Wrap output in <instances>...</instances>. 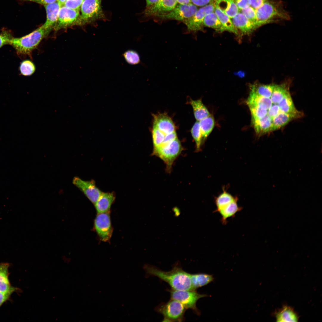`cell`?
Returning a JSON list of instances; mask_svg holds the SVG:
<instances>
[{
    "mask_svg": "<svg viewBox=\"0 0 322 322\" xmlns=\"http://www.w3.org/2000/svg\"><path fill=\"white\" fill-rule=\"evenodd\" d=\"M143 268L148 275L158 277L167 282L172 289L194 290L190 273L184 271L179 265H175L169 271H163L155 266L149 264H145Z\"/></svg>",
    "mask_w": 322,
    "mask_h": 322,
    "instance_id": "6da1fadb",
    "label": "cell"
},
{
    "mask_svg": "<svg viewBox=\"0 0 322 322\" xmlns=\"http://www.w3.org/2000/svg\"><path fill=\"white\" fill-rule=\"evenodd\" d=\"M50 31L42 25L25 36L19 38H13L9 44L12 45L19 54L28 55L38 47Z\"/></svg>",
    "mask_w": 322,
    "mask_h": 322,
    "instance_id": "7a4b0ae2",
    "label": "cell"
},
{
    "mask_svg": "<svg viewBox=\"0 0 322 322\" xmlns=\"http://www.w3.org/2000/svg\"><path fill=\"white\" fill-rule=\"evenodd\" d=\"M255 10L256 29L276 19H286L289 17L276 2L271 0H268Z\"/></svg>",
    "mask_w": 322,
    "mask_h": 322,
    "instance_id": "3957f363",
    "label": "cell"
},
{
    "mask_svg": "<svg viewBox=\"0 0 322 322\" xmlns=\"http://www.w3.org/2000/svg\"><path fill=\"white\" fill-rule=\"evenodd\" d=\"M102 0H84L80 7V25L105 20L106 16L102 9Z\"/></svg>",
    "mask_w": 322,
    "mask_h": 322,
    "instance_id": "277c9868",
    "label": "cell"
},
{
    "mask_svg": "<svg viewBox=\"0 0 322 322\" xmlns=\"http://www.w3.org/2000/svg\"><path fill=\"white\" fill-rule=\"evenodd\" d=\"M187 309L179 301L172 299L166 303H161L155 308V311L163 316L162 322H182Z\"/></svg>",
    "mask_w": 322,
    "mask_h": 322,
    "instance_id": "5b68a950",
    "label": "cell"
},
{
    "mask_svg": "<svg viewBox=\"0 0 322 322\" xmlns=\"http://www.w3.org/2000/svg\"><path fill=\"white\" fill-rule=\"evenodd\" d=\"M182 150L181 143L177 138L164 145L153 149L152 154L162 160L166 165L167 171L170 172L173 162Z\"/></svg>",
    "mask_w": 322,
    "mask_h": 322,
    "instance_id": "8992f818",
    "label": "cell"
},
{
    "mask_svg": "<svg viewBox=\"0 0 322 322\" xmlns=\"http://www.w3.org/2000/svg\"><path fill=\"white\" fill-rule=\"evenodd\" d=\"M171 299L176 300L181 303L187 309H191L196 314L200 312L196 306V303L200 298L208 296L206 294H200L196 290H177L171 289L169 290Z\"/></svg>",
    "mask_w": 322,
    "mask_h": 322,
    "instance_id": "52a82bcc",
    "label": "cell"
},
{
    "mask_svg": "<svg viewBox=\"0 0 322 322\" xmlns=\"http://www.w3.org/2000/svg\"><path fill=\"white\" fill-rule=\"evenodd\" d=\"M215 7V2L201 7L192 16L182 22L186 25L189 31L196 32L202 31L205 17L208 14L214 12Z\"/></svg>",
    "mask_w": 322,
    "mask_h": 322,
    "instance_id": "ba28073f",
    "label": "cell"
},
{
    "mask_svg": "<svg viewBox=\"0 0 322 322\" xmlns=\"http://www.w3.org/2000/svg\"><path fill=\"white\" fill-rule=\"evenodd\" d=\"M79 11L67 8L64 6L61 7L57 21L54 28L55 31L75 25H80Z\"/></svg>",
    "mask_w": 322,
    "mask_h": 322,
    "instance_id": "9c48e42d",
    "label": "cell"
},
{
    "mask_svg": "<svg viewBox=\"0 0 322 322\" xmlns=\"http://www.w3.org/2000/svg\"><path fill=\"white\" fill-rule=\"evenodd\" d=\"M197 7L192 3L188 4H177L169 12L157 18L163 20L174 19L182 21L192 16L198 9Z\"/></svg>",
    "mask_w": 322,
    "mask_h": 322,
    "instance_id": "30bf717a",
    "label": "cell"
},
{
    "mask_svg": "<svg viewBox=\"0 0 322 322\" xmlns=\"http://www.w3.org/2000/svg\"><path fill=\"white\" fill-rule=\"evenodd\" d=\"M109 212L98 213L94 222L96 232L100 239L105 242L109 241L113 232Z\"/></svg>",
    "mask_w": 322,
    "mask_h": 322,
    "instance_id": "8fae6325",
    "label": "cell"
},
{
    "mask_svg": "<svg viewBox=\"0 0 322 322\" xmlns=\"http://www.w3.org/2000/svg\"><path fill=\"white\" fill-rule=\"evenodd\" d=\"M72 183L94 205L103 193L96 186L95 181L93 180L85 181L78 177H75Z\"/></svg>",
    "mask_w": 322,
    "mask_h": 322,
    "instance_id": "7c38bea8",
    "label": "cell"
},
{
    "mask_svg": "<svg viewBox=\"0 0 322 322\" xmlns=\"http://www.w3.org/2000/svg\"><path fill=\"white\" fill-rule=\"evenodd\" d=\"M177 0H159L155 4L145 8L143 13L146 17H158L167 13L177 4Z\"/></svg>",
    "mask_w": 322,
    "mask_h": 322,
    "instance_id": "4fadbf2b",
    "label": "cell"
},
{
    "mask_svg": "<svg viewBox=\"0 0 322 322\" xmlns=\"http://www.w3.org/2000/svg\"><path fill=\"white\" fill-rule=\"evenodd\" d=\"M153 127L157 128L165 135L175 131L173 121L165 113L154 115Z\"/></svg>",
    "mask_w": 322,
    "mask_h": 322,
    "instance_id": "5bb4252c",
    "label": "cell"
},
{
    "mask_svg": "<svg viewBox=\"0 0 322 322\" xmlns=\"http://www.w3.org/2000/svg\"><path fill=\"white\" fill-rule=\"evenodd\" d=\"M44 6L46 10L47 18L42 26L45 29L51 31L56 24L61 6L57 1Z\"/></svg>",
    "mask_w": 322,
    "mask_h": 322,
    "instance_id": "9a60e30c",
    "label": "cell"
},
{
    "mask_svg": "<svg viewBox=\"0 0 322 322\" xmlns=\"http://www.w3.org/2000/svg\"><path fill=\"white\" fill-rule=\"evenodd\" d=\"M231 19L235 27L244 34H250L256 29L254 24L240 11Z\"/></svg>",
    "mask_w": 322,
    "mask_h": 322,
    "instance_id": "2e32d148",
    "label": "cell"
},
{
    "mask_svg": "<svg viewBox=\"0 0 322 322\" xmlns=\"http://www.w3.org/2000/svg\"><path fill=\"white\" fill-rule=\"evenodd\" d=\"M115 198L113 192L102 193L94 204L97 213L108 212Z\"/></svg>",
    "mask_w": 322,
    "mask_h": 322,
    "instance_id": "e0dca14e",
    "label": "cell"
},
{
    "mask_svg": "<svg viewBox=\"0 0 322 322\" xmlns=\"http://www.w3.org/2000/svg\"><path fill=\"white\" fill-rule=\"evenodd\" d=\"M238 198L215 212H219L221 216V220L222 224H226L228 218L233 217L237 212L242 210V208L239 206L238 205Z\"/></svg>",
    "mask_w": 322,
    "mask_h": 322,
    "instance_id": "ac0fdd59",
    "label": "cell"
},
{
    "mask_svg": "<svg viewBox=\"0 0 322 322\" xmlns=\"http://www.w3.org/2000/svg\"><path fill=\"white\" fill-rule=\"evenodd\" d=\"M215 4L230 18L240 11L233 0H215Z\"/></svg>",
    "mask_w": 322,
    "mask_h": 322,
    "instance_id": "d6986e66",
    "label": "cell"
},
{
    "mask_svg": "<svg viewBox=\"0 0 322 322\" xmlns=\"http://www.w3.org/2000/svg\"><path fill=\"white\" fill-rule=\"evenodd\" d=\"M277 322H297L298 317L297 313L291 307L284 306L275 314Z\"/></svg>",
    "mask_w": 322,
    "mask_h": 322,
    "instance_id": "ffe728a7",
    "label": "cell"
},
{
    "mask_svg": "<svg viewBox=\"0 0 322 322\" xmlns=\"http://www.w3.org/2000/svg\"><path fill=\"white\" fill-rule=\"evenodd\" d=\"M192 285L194 290L204 286L212 281L214 278L212 275L200 273L190 274Z\"/></svg>",
    "mask_w": 322,
    "mask_h": 322,
    "instance_id": "44dd1931",
    "label": "cell"
},
{
    "mask_svg": "<svg viewBox=\"0 0 322 322\" xmlns=\"http://www.w3.org/2000/svg\"><path fill=\"white\" fill-rule=\"evenodd\" d=\"M189 103L193 108L194 116L196 121H199L210 115L209 112L202 102L201 99L195 100L191 99Z\"/></svg>",
    "mask_w": 322,
    "mask_h": 322,
    "instance_id": "7402d4cb",
    "label": "cell"
},
{
    "mask_svg": "<svg viewBox=\"0 0 322 322\" xmlns=\"http://www.w3.org/2000/svg\"><path fill=\"white\" fill-rule=\"evenodd\" d=\"M214 12L226 30L238 34V30L234 26L231 19L227 15L216 6Z\"/></svg>",
    "mask_w": 322,
    "mask_h": 322,
    "instance_id": "603a6c76",
    "label": "cell"
},
{
    "mask_svg": "<svg viewBox=\"0 0 322 322\" xmlns=\"http://www.w3.org/2000/svg\"><path fill=\"white\" fill-rule=\"evenodd\" d=\"M199 122L203 143L212 132L214 127V120L213 117L210 115Z\"/></svg>",
    "mask_w": 322,
    "mask_h": 322,
    "instance_id": "cb8c5ba5",
    "label": "cell"
},
{
    "mask_svg": "<svg viewBox=\"0 0 322 322\" xmlns=\"http://www.w3.org/2000/svg\"><path fill=\"white\" fill-rule=\"evenodd\" d=\"M9 264L7 263H0V291L5 292L9 291L13 287L11 286L9 280L8 269Z\"/></svg>",
    "mask_w": 322,
    "mask_h": 322,
    "instance_id": "d4e9b609",
    "label": "cell"
},
{
    "mask_svg": "<svg viewBox=\"0 0 322 322\" xmlns=\"http://www.w3.org/2000/svg\"><path fill=\"white\" fill-rule=\"evenodd\" d=\"M203 24L204 26L211 28L218 32H222L226 31L214 12L206 16L203 20Z\"/></svg>",
    "mask_w": 322,
    "mask_h": 322,
    "instance_id": "484cf974",
    "label": "cell"
},
{
    "mask_svg": "<svg viewBox=\"0 0 322 322\" xmlns=\"http://www.w3.org/2000/svg\"><path fill=\"white\" fill-rule=\"evenodd\" d=\"M237 198V197L234 196L224 189L222 192L215 198L216 209L220 208Z\"/></svg>",
    "mask_w": 322,
    "mask_h": 322,
    "instance_id": "4316f807",
    "label": "cell"
},
{
    "mask_svg": "<svg viewBox=\"0 0 322 322\" xmlns=\"http://www.w3.org/2000/svg\"><path fill=\"white\" fill-rule=\"evenodd\" d=\"M191 132L196 143V150L199 151L201 150L203 143L201 132L198 121H196L195 123L191 129Z\"/></svg>",
    "mask_w": 322,
    "mask_h": 322,
    "instance_id": "83f0119b",
    "label": "cell"
},
{
    "mask_svg": "<svg viewBox=\"0 0 322 322\" xmlns=\"http://www.w3.org/2000/svg\"><path fill=\"white\" fill-rule=\"evenodd\" d=\"M126 62L131 65H136L140 62V56L137 52L133 49L126 51L122 54Z\"/></svg>",
    "mask_w": 322,
    "mask_h": 322,
    "instance_id": "f1b7e54d",
    "label": "cell"
},
{
    "mask_svg": "<svg viewBox=\"0 0 322 322\" xmlns=\"http://www.w3.org/2000/svg\"><path fill=\"white\" fill-rule=\"evenodd\" d=\"M20 69L22 75L24 76H30L35 72V67L34 64L31 61L26 60L21 63Z\"/></svg>",
    "mask_w": 322,
    "mask_h": 322,
    "instance_id": "f546056e",
    "label": "cell"
},
{
    "mask_svg": "<svg viewBox=\"0 0 322 322\" xmlns=\"http://www.w3.org/2000/svg\"><path fill=\"white\" fill-rule=\"evenodd\" d=\"M165 135L157 128L153 127L152 136L154 148L160 146L162 143Z\"/></svg>",
    "mask_w": 322,
    "mask_h": 322,
    "instance_id": "4dcf8cb0",
    "label": "cell"
},
{
    "mask_svg": "<svg viewBox=\"0 0 322 322\" xmlns=\"http://www.w3.org/2000/svg\"><path fill=\"white\" fill-rule=\"evenodd\" d=\"M240 11L254 24L256 28V19L255 9L250 6L246 8L240 10Z\"/></svg>",
    "mask_w": 322,
    "mask_h": 322,
    "instance_id": "1f68e13d",
    "label": "cell"
},
{
    "mask_svg": "<svg viewBox=\"0 0 322 322\" xmlns=\"http://www.w3.org/2000/svg\"><path fill=\"white\" fill-rule=\"evenodd\" d=\"M84 0H67L64 6L69 8L80 11Z\"/></svg>",
    "mask_w": 322,
    "mask_h": 322,
    "instance_id": "d6a6232c",
    "label": "cell"
},
{
    "mask_svg": "<svg viewBox=\"0 0 322 322\" xmlns=\"http://www.w3.org/2000/svg\"><path fill=\"white\" fill-rule=\"evenodd\" d=\"M13 38L10 31H3L0 33V48L4 45L9 44L10 40Z\"/></svg>",
    "mask_w": 322,
    "mask_h": 322,
    "instance_id": "836d02e7",
    "label": "cell"
},
{
    "mask_svg": "<svg viewBox=\"0 0 322 322\" xmlns=\"http://www.w3.org/2000/svg\"><path fill=\"white\" fill-rule=\"evenodd\" d=\"M16 289V288L13 287L8 291L5 292L0 291V306L9 298L11 294Z\"/></svg>",
    "mask_w": 322,
    "mask_h": 322,
    "instance_id": "e575fe53",
    "label": "cell"
},
{
    "mask_svg": "<svg viewBox=\"0 0 322 322\" xmlns=\"http://www.w3.org/2000/svg\"><path fill=\"white\" fill-rule=\"evenodd\" d=\"M239 10L246 8L251 5L250 0H233Z\"/></svg>",
    "mask_w": 322,
    "mask_h": 322,
    "instance_id": "d590c367",
    "label": "cell"
},
{
    "mask_svg": "<svg viewBox=\"0 0 322 322\" xmlns=\"http://www.w3.org/2000/svg\"><path fill=\"white\" fill-rule=\"evenodd\" d=\"M177 138V134L175 131L165 135L162 143L161 145L158 147L170 143Z\"/></svg>",
    "mask_w": 322,
    "mask_h": 322,
    "instance_id": "8d00e7d4",
    "label": "cell"
},
{
    "mask_svg": "<svg viewBox=\"0 0 322 322\" xmlns=\"http://www.w3.org/2000/svg\"><path fill=\"white\" fill-rule=\"evenodd\" d=\"M191 3L197 7H202L211 3L215 2V0H191Z\"/></svg>",
    "mask_w": 322,
    "mask_h": 322,
    "instance_id": "74e56055",
    "label": "cell"
},
{
    "mask_svg": "<svg viewBox=\"0 0 322 322\" xmlns=\"http://www.w3.org/2000/svg\"><path fill=\"white\" fill-rule=\"evenodd\" d=\"M22 1H31L37 3L44 5L47 4L57 1V0H18Z\"/></svg>",
    "mask_w": 322,
    "mask_h": 322,
    "instance_id": "f35d334b",
    "label": "cell"
},
{
    "mask_svg": "<svg viewBox=\"0 0 322 322\" xmlns=\"http://www.w3.org/2000/svg\"><path fill=\"white\" fill-rule=\"evenodd\" d=\"M268 0H250V6L256 10Z\"/></svg>",
    "mask_w": 322,
    "mask_h": 322,
    "instance_id": "ab89813d",
    "label": "cell"
},
{
    "mask_svg": "<svg viewBox=\"0 0 322 322\" xmlns=\"http://www.w3.org/2000/svg\"><path fill=\"white\" fill-rule=\"evenodd\" d=\"M146 6L145 8H148L156 4L159 0H145Z\"/></svg>",
    "mask_w": 322,
    "mask_h": 322,
    "instance_id": "60d3db41",
    "label": "cell"
},
{
    "mask_svg": "<svg viewBox=\"0 0 322 322\" xmlns=\"http://www.w3.org/2000/svg\"><path fill=\"white\" fill-rule=\"evenodd\" d=\"M177 3L181 4H188L192 3L191 0H177Z\"/></svg>",
    "mask_w": 322,
    "mask_h": 322,
    "instance_id": "b9f144b4",
    "label": "cell"
},
{
    "mask_svg": "<svg viewBox=\"0 0 322 322\" xmlns=\"http://www.w3.org/2000/svg\"><path fill=\"white\" fill-rule=\"evenodd\" d=\"M67 0H57L61 6H64V4Z\"/></svg>",
    "mask_w": 322,
    "mask_h": 322,
    "instance_id": "7bdbcfd3",
    "label": "cell"
}]
</instances>
